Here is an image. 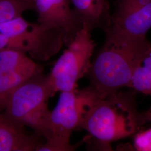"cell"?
<instances>
[{
  "instance_id": "cell-1",
  "label": "cell",
  "mask_w": 151,
  "mask_h": 151,
  "mask_svg": "<svg viewBox=\"0 0 151 151\" xmlns=\"http://www.w3.org/2000/svg\"><path fill=\"white\" fill-rule=\"evenodd\" d=\"M104 32V43L86 74L101 99L128 87L137 65L151 45L147 37H132L110 29Z\"/></svg>"
},
{
  "instance_id": "cell-2",
  "label": "cell",
  "mask_w": 151,
  "mask_h": 151,
  "mask_svg": "<svg viewBox=\"0 0 151 151\" xmlns=\"http://www.w3.org/2000/svg\"><path fill=\"white\" fill-rule=\"evenodd\" d=\"M135 91L116 92L99 100L87 111L80 128L105 143L135 134L146 122L135 102Z\"/></svg>"
},
{
  "instance_id": "cell-3",
  "label": "cell",
  "mask_w": 151,
  "mask_h": 151,
  "mask_svg": "<svg viewBox=\"0 0 151 151\" xmlns=\"http://www.w3.org/2000/svg\"><path fill=\"white\" fill-rule=\"evenodd\" d=\"M0 32L8 38L7 48L29 54L34 60H48L65 44L62 30L46 29L38 22H28L22 15L1 23Z\"/></svg>"
},
{
  "instance_id": "cell-4",
  "label": "cell",
  "mask_w": 151,
  "mask_h": 151,
  "mask_svg": "<svg viewBox=\"0 0 151 151\" xmlns=\"http://www.w3.org/2000/svg\"><path fill=\"white\" fill-rule=\"evenodd\" d=\"M91 32L83 27L68 44L48 75L53 93L77 89V82L89 70L96 47Z\"/></svg>"
},
{
  "instance_id": "cell-5",
  "label": "cell",
  "mask_w": 151,
  "mask_h": 151,
  "mask_svg": "<svg viewBox=\"0 0 151 151\" xmlns=\"http://www.w3.org/2000/svg\"><path fill=\"white\" fill-rule=\"evenodd\" d=\"M100 100L90 85L81 90L61 92L56 106L49 115L43 134L45 140L70 142L72 132L80 128L87 111Z\"/></svg>"
},
{
  "instance_id": "cell-6",
  "label": "cell",
  "mask_w": 151,
  "mask_h": 151,
  "mask_svg": "<svg viewBox=\"0 0 151 151\" xmlns=\"http://www.w3.org/2000/svg\"><path fill=\"white\" fill-rule=\"evenodd\" d=\"M54 95L48 75L38 73L11 92L7 99L4 113L22 124V120L27 115L48 103L49 98Z\"/></svg>"
},
{
  "instance_id": "cell-7",
  "label": "cell",
  "mask_w": 151,
  "mask_h": 151,
  "mask_svg": "<svg viewBox=\"0 0 151 151\" xmlns=\"http://www.w3.org/2000/svg\"><path fill=\"white\" fill-rule=\"evenodd\" d=\"M40 72H43L42 67L27 54L12 49L1 50L0 110L5 109L7 99L12 92Z\"/></svg>"
},
{
  "instance_id": "cell-8",
  "label": "cell",
  "mask_w": 151,
  "mask_h": 151,
  "mask_svg": "<svg viewBox=\"0 0 151 151\" xmlns=\"http://www.w3.org/2000/svg\"><path fill=\"white\" fill-rule=\"evenodd\" d=\"M114 6L107 29L135 38L146 37L151 28V0H115Z\"/></svg>"
},
{
  "instance_id": "cell-9",
  "label": "cell",
  "mask_w": 151,
  "mask_h": 151,
  "mask_svg": "<svg viewBox=\"0 0 151 151\" xmlns=\"http://www.w3.org/2000/svg\"><path fill=\"white\" fill-rule=\"evenodd\" d=\"M34 10L37 14V22L42 27L64 32L66 46L83 27L70 0H34Z\"/></svg>"
},
{
  "instance_id": "cell-10",
  "label": "cell",
  "mask_w": 151,
  "mask_h": 151,
  "mask_svg": "<svg viewBox=\"0 0 151 151\" xmlns=\"http://www.w3.org/2000/svg\"><path fill=\"white\" fill-rule=\"evenodd\" d=\"M43 137L28 133L25 126L0 113V151H33L45 142Z\"/></svg>"
},
{
  "instance_id": "cell-11",
  "label": "cell",
  "mask_w": 151,
  "mask_h": 151,
  "mask_svg": "<svg viewBox=\"0 0 151 151\" xmlns=\"http://www.w3.org/2000/svg\"><path fill=\"white\" fill-rule=\"evenodd\" d=\"M83 27L90 32L97 29L104 31L110 25L111 14L108 0H70Z\"/></svg>"
},
{
  "instance_id": "cell-12",
  "label": "cell",
  "mask_w": 151,
  "mask_h": 151,
  "mask_svg": "<svg viewBox=\"0 0 151 151\" xmlns=\"http://www.w3.org/2000/svg\"><path fill=\"white\" fill-rule=\"evenodd\" d=\"M128 87L151 96V45L137 65Z\"/></svg>"
},
{
  "instance_id": "cell-13",
  "label": "cell",
  "mask_w": 151,
  "mask_h": 151,
  "mask_svg": "<svg viewBox=\"0 0 151 151\" xmlns=\"http://www.w3.org/2000/svg\"><path fill=\"white\" fill-rule=\"evenodd\" d=\"M30 10H34V6L27 4L16 0H0V24Z\"/></svg>"
},
{
  "instance_id": "cell-14",
  "label": "cell",
  "mask_w": 151,
  "mask_h": 151,
  "mask_svg": "<svg viewBox=\"0 0 151 151\" xmlns=\"http://www.w3.org/2000/svg\"><path fill=\"white\" fill-rule=\"evenodd\" d=\"M78 145H72L70 142L59 140H47L40 144L35 151H75Z\"/></svg>"
},
{
  "instance_id": "cell-15",
  "label": "cell",
  "mask_w": 151,
  "mask_h": 151,
  "mask_svg": "<svg viewBox=\"0 0 151 151\" xmlns=\"http://www.w3.org/2000/svg\"><path fill=\"white\" fill-rule=\"evenodd\" d=\"M133 147L136 151H151V128L136 133Z\"/></svg>"
},
{
  "instance_id": "cell-16",
  "label": "cell",
  "mask_w": 151,
  "mask_h": 151,
  "mask_svg": "<svg viewBox=\"0 0 151 151\" xmlns=\"http://www.w3.org/2000/svg\"><path fill=\"white\" fill-rule=\"evenodd\" d=\"M8 38L4 34L0 32V50L7 48Z\"/></svg>"
},
{
  "instance_id": "cell-17",
  "label": "cell",
  "mask_w": 151,
  "mask_h": 151,
  "mask_svg": "<svg viewBox=\"0 0 151 151\" xmlns=\"http://www.w3.org/2000/svg\"><path fill=\"white\" fill-rule=\"evenodd\" d=\"M143 114V116L145 119L146 122H151V109L147 111L146 113Z\"/></svg>"
},
{
  "instance_id": "cell-18",
  "label": "cell",
  "mask_w": 151,
  "mask_h": 151,
  "mask_svg": "<svg viewBox=\"0 0 151 151\" xmlns=\"http://www.w3.org/2000/svg\"><path fill=\"white\" fill-rule=\"evenodd\" d=\"M16 1L22 2L23 3L27 4H29V5H31L34 6V0H16Z\"/></svg>"
}]
</instances>
